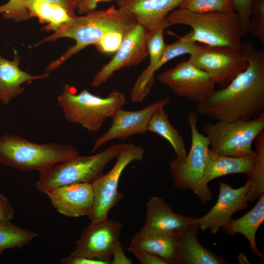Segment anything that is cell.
<instances>
[{
	"instance_id": "1",
	"label": "cell",
	"mask_w": 264,
	"mask_h": 264,
	"mask_svg": "<svg viewBox=\"0 0 264 264\" xmlns=\"http://www.w3.org/2000/svg\"><path fill=\"white\" fill-rule=\"evenodd\" d=\"M241 51L248 62L246 69L227 86L214 89L197 103V111L217 121L247 120L264 112V52L250 42Z\"/></svg>"
},
{
	"instance_id": "2",
	"label": "cell",
	"mask_w": 264,
	"mask_h": 264,
	"mask_svg": "<svg viewBox=\"0 0 264 264\" xmlns=\"http://www.w3.org/2000/svg\"><path fill=\"white\" fill-rule=\"evenodd\" d=\"M137 23L135 18L128 10L121 7L116 8L114 5L106 9L94 10L84 16L75 15L53 34L36 44L37 46L62 38H71L75 41L74 45L48 65L45 72L55 70L86 47L95 45L107 33L117 31L127 34Z\"/></svg>"
},
{
	"instance_id": "3",
	"label": "cell",
	"mask_w": 264,
	"mask_h": 264,
	"mask_svg": "<svg viewBox=\"0 0 264 264\" xmlns=\"http://www.w3.org/2000/svg\"><path fill=\"white\" fill-rule=\"evenodd\" d=\"M166 23L168 27L175 24L190 26L191 39L208 46L240 50L242 45L243 25L234 11L198 13L178 8L167 16Z\"/></svg>"
},
{
	"instance_id": "4",
	"label": "cell",
	"mask_w": 264,
	"mask_h": 264,
	"mask_svg": "<svg viewBox=\"0 0 264 264\" xmlns=\"http://www.w3.org/2000/svg\"><path fill=\"white\" fill-rule=\"evenodd\" d=\"M79 154L77 149L72 145L36 143L9 134L0 136V164L21 172L41 173Z\"/></svg>"
},
{
	"instance_id": "5",
	"label": "cell",
	"mask_w": 264,
	"mask_h": 264,
	"mask_svg": "<svg viewBox=\"0 0 264 264\" xmlns=\"http://www.w3.org/2000/svg\"><path fill=\"white\" fill-rule=\"evenodd\" d=\"M57 102L65 118L91 132H97L109 117L126 103L125 94L114 90L106 97L94 95L86 89L73 92V88L64 86Z\"/></svg>"
},
{
	"instance_id": "6",
	"label": "cell",
	"mask_w": 264,
	"mask_h": 264,
	"mask_svg": "<svg viewBox=\"0 0 264 264\" xmlns=\"http://www.w3.org/2000/svg\"><path fill=\"white\" fill-rule=\"evenodd\" d=\"M126 143L111 145L104 151L91 155H80L56 164L40 173L35 184L42 193L62 185L92 183L102 174L107 165L116 158Z\"/></svg>"
},
{
	"instance_id": "7",
	"label": "cell",
	"mask_w": 264,
	"mask_h": 264,
	"mask_svg": "<svg viewBox=\"0 0 264 264\" xmlns=\"http://www.w3.org/2000/svg\"><path fill=\"white\" fill-rule=\"evenodd\" d=\"M264 131V112L252 119L217 121L203 126L210 149L222 155L244 157L254 155L252 145Z\"/></svg>"
},
{
	"instance_id": "8",
	"label": "cell",
	"mask_w": 264,
	"mask_h": 264,
	"mask_svg": "<svg viewBox=\"0 0 264 264\" xmlns=\"http://www.w3.org/2000/svg\"><path fill=\"white\" fill-rule=\"evenodd\" d=\"M145 150L142 147L126 144L117 156L110 170L102 174L91 183L93 203L87 216L90 222H97L108 218L110 210L116 206L124 195L118 190L119 179L125 168L131 162L143 158Z\"/></svg>"
},
{
	"instance_id": "9",
	"label": "cell",
	"mask_w": 264,
	"mask_h": 264,
	"mask_svg": "<svg viewBox=\"0 0 264 264\" xmlns=\"http://www.w3.org/2000/svg\"><path fill=\"white\" fill-rule=\"evenodd\" d=\"M197 113L191 111L187 116L191 135L189 152L184 158H173L170 173L175 186L178 189H190L193 192L201 180L206 164L209 142L197 127Z\"/></svg>"
},
{
	"instance_id": "10",
	"label": "cell",
	"mask_w": 264,
	"mask_h": 264,
	"mask_svg": "<svg viewBox=\"0 0 264 264\" xmlns=\"http://www.w3.org/2000/svg\"><path fill=\"white\" fill-rule=\"evenodd\" d=\"M189 55L188 60L209 74L220 88L227 86L248 65L240 50L229 47L198 44Z\"/></svg>"
},
{
	"instance_id": "11",
	"label": "cell",
	"mask_w": 264,
	"mask_h": 264,
	"mask_svg": "<svg viewBox=\"0 0 264 264\" xmlns=\"http://www.w3.org/2000/svg\"><path fill=\"white\" fill-rule=\"evenodd\" d=\"M158 81L167 86L176 96L197 104L215 89L213 78L188 60L161 72Z\"/></svg>"
},
{
	"instance_id": "12",
	"label": "cell",
	"mask_w": 264,
	"mask_h": 264,
	"mask_svg": "<svg viewBox=\"0 0 264 264\" xmlns=\"http://www.w3.org/2000/svg\"><path fill=\"white\" fill-rule=\"evenodd\" d=\"M121 230L119 222L108 218L90 222L76 242L75 249L70 255L101 260L111 264Z\"/></svg>"
},
{
	"instance_id": "13",
	"label": "cell",
	"mask_w": 264,
	"mask_h": 264,
	"mask_svg": "<svg viewBox=\"0 0 264 264\" xmlns=\"http://www.w3.org/2000/svg\"><path fill=\"white\" fill-rule=\"evenodd\" d=\"M150 31L137 22L126 35L112 58L95 74L91 86L100 87L115 71L142 62L148 56L147 42Z\"/></svg>"
},
{
	"instance_id": "14",
	"label": "cell",
	"mask_w": 264,
	"mask_h": 264,
	"mask_svg": "<svg viewBox=\"0 0 264 264\" xmlns=\"http://www.w3.org/2000/svg\"><path fill=\"white\" fill-rule=\"evenodd\" d=\"M169 101L170 98L167 97L135 111L122 108L118 110L111 117L112 123L110 128L95 141L91 153L110 140H125L135 134L145 133L152 117L160 109L164 108Z\"/></svg>"
},
{
	"instance_id": "15",
	"label": "cell",
	"mask_w": 264,
	"mask_h": 264,
	"mask_svg": "<svg viewBox=\"0 0 264 264\" xmlns=\"http://www.w3.org/2000/svg\"><path fill=\"white\" fill-rule=\"evenodd\" d=\"M219 184L217 202L206 214L198 219L199 229L202 231L209 229L210 233L214 235L230 222L233 214L246 209L248 202V180L242 186L237 189L233 188L224 182L220 181Z\"/></svg>"
},
{
	"instance_id": "16",
	"label": "cell",
	"mask_w": 264,
	"mask_h": 264,
	"mask_svg": "<svg viewBox=\"0 0 264 264\" xmlns=\"http://www.w3.org/2000/svg\"><path fill=\"white\" fill-rule=\"evenodd\" d=\"M255 162V155L233 157L219 154L209 149L202 177L194 192L199 197L202 204H206L212 198V191L208 183L215 178L232 174H252Z\"/></svg>"
},
{
	"instance_id": "17",
	"label": "cell",
	"mask_w": 264,
	"mask_h": 264,
	"mask_svg": "<svg viewBox=\"0 0 264 264\" xmlns=\"http://www.w3.org/2000/svg\"><path fill=\"white\" fill-rule=\"evenodd\" d=\"M44 193L56 211L68 217L87 216L93 205L94 195L91 183L62 185Z\"/></svg>"
},
{
	"instance_id": "18",
	"label": "cell",
	"mask_w": 264,
	"mask_h": 264,
	"mask_svg": "<svg viewBox=\"0 0 264 264\" xmlns=\"http://www.w3.org/2000/svg\"><path fill=\"white\" fill-rule=\"evenodd\" d=\"M185 0H118V7L131 12L137 22L149 31L165 29L167 16L180 8Z\"/></svg>"
},
{
	"instance_id": "19",
	"label": "cell",
	"mask_w": 264,
	"mask_h": 264,
	"mask_svg": "<svg viewBox=\"0 0 264 264\" xmlns=\"http://www.w3.org/2000/svg\"><path fill=\"white\" fill-rule=\"evenodd\" d=\"M146 214L143 227L152 228L179 236L198 223L197 218L175 213L161 198L152 197L146 204Z\"/></svg>"
},
{
	"instance_id": "20",
	"label": "cell",
	"mask_w": 264,
	"mask_h": 264,
	"mask_svg": "<svg viewBox=\"0 0 264 264\" xmlns=\"http://www.w3.org/2000/svg\"><path fill=\"white\" fill-rule=\"evenodd\" d=\"M20 58L15 54L12 60L3 58L0 52V102L7 105L13 99L20 96L24 90L22 85L37 80L47 78L48 72L32 75L21 70L19 67Z\"/></svg>"
},
{
	"instance_id": "21",
	"label": "cell",
	"mask_w": 264,
	"mask_h": 264,
	"mask_svg": "<svg viewBox=\"0 0 264 264\" xmlns=\"http://www.w3.org/2000/svg\"><path fill=\"white\" fill-rule=\"evenodd\" d=\"M163 29L150 32L147 46L149 64L137 77L131 91V98L134 102H141L147 97L154 83V73L162 56L165 46Z\"/></svg>"
},
{
	"instance_id": "22",
	"label": "cell",
	"mask_w": 264,
	"mask_h": 264,
	"mask_svg": "<svg viewBox=\"0 0 264 264\" xmlns=\"http://www.w3.org/2000/svg\"><path fill=\"white\" fill-rule=\"evenodd\" d=\"M198 223L190 227L178 237L176 264H224L226 261L205 248L199 242Z\"/></svg>"
},
{
	"instance_id": "23",
	"label": "cell",
	"mask_w": 264,
	"mask_h": 264,
	"mask_svg": "<svg viewBox=\"0 0 264 264\" xmlns=\"http://www.w3.org/2000/svg\"><path fill=\"white\" fill-rule=\"evenodd\" d=\"M178 237L168 233L142 227L133 236L131 244L160 257L168 264H176Z\"/></svg>"
},
{
	"instance_id": "24",
	"label": "cell",
	"mask_w": 264,
	"mask_h": 264,
	"mask_svg": "<svg viewBox=\"0 0 264 264\" xmlns=\"http://www.w3.org/2000/svg\"><path fill=\"white\" fill-rule=\"evenodd\" d=\"M253 208L242 217L232 220L222 230L226 234L234 236L240 234L248 241L249 247L253 253L264 261L263 254L257 247L255 236L260 225L264 220V193L259 197Z\"/></svg>"
},
{
	"instance_id": "25",
	"label": "cell",
	"mask_w": 264,
	"mask_h": 264,
	"mask_svg": "<svg viewBox=\"0 0 264 264\" xmlns=\"http://www.w3.org/2000/svg\"><path fill=\"white\" fill-rule=\"evenodd\" d=\"M31 18L36 17L40 22L47 23L44 30H57L75 15H71L65 8L56 3L35 0L27 4Z\"/></svg>"
},
{
	"instance_id": "26",
	"label": "cell",
	"mask_w": 264,
	"mask_h": 264,
	"mask_svg": "<svg viewBox=\"0 0 264 264\" xmlns=\"http://www.w3.org/2000/svg\"><path fill=\"white\" fill-rule=\"evenodd\" d=\"M162 108L152 117L147 127V132L156 133L165 139L174 150L176 157L184 158L187 152L184 140L177 130L170 123Z\"/></svg>"
},
{
	"instance_id": "27",
	"label": "cell",
	"mask_w": 264,
	"mask_h": 264,
	"mask_svg": "<svg viewBox=\"0 0 264 264\" xmlns=\"http://www.w3.org/2000/svg\"><path fill=\"white\" fill-rule=\"evenodd\" d=\"M38 233L21 227L10 220H0V249H21L38 238Z\"/></svg>"
},
{
	"instance_id": "28",
	"label": "cell",
	"mask_w": 264,
	"mask_h": 264,
	"mask_svg": "<svg viewBox=\"0 0 264 264\" xmlns=\"http://www.w3.org/2000/svg\"><path fill=\"white\" fill-rule=\"evenodd\" d=\"M254 143L255 162L252 173L248 177V202L258 198L264 193V131L257 136Z\"/></svg>"
},
{
	"instance_id": "29",
	"label": "cell",
	"mask_w": 264,
	"mask_h": 264,
	"mask_svg": "<svg viewBox=\"0 0 264 264\" xmlns=\"http://www.w3.org/2000/svg\"><path fill=\"white\" fill-rule=\"evenodd\" d=\"M191 31L175 42L166 44L162 56L157 66V70L170 60L184 54L190 55L198 43L191 39Z\"/></svg>"
},
{
	"instance_id": "30",
	"label": "cell",
	"mask_w": 264,
	"mask_h": 264,
	"mask_svg": "<svg viewBox=\"0 0 264 264\" xmlns=\"http://www.w3.org/2000/svg\"><path fill=\"white\" fill-rule=\"evenodd\" d=\"M180 8L198 13L234 11L231 0H185Z\"/></svg>"
},
{
	"instance_id": "31",
	"label": "cell",
	"mask_w": 264,
	"mask_h": 264,
	"mask_svg": "<svg viewBox=\"0 0 264 264\" xmlns=\"http://www.w3.org/2000/svg\"><path fill=\"white\" fill-rule=\"evenodd\" d=\"M0 15L5 19L17 22L27 21L31 18L26 0H9L0 5Z\"/></svg>"
},
{
	"instance_id": "32",
	"label": "cell",
	"mask_w": 264,
	"mask_h": 264,
	"mask_svg": "<svg viewBox=\"0 0 264 264\" xmlns=\"http://www.w3.org/2000/svg\"><path fill=\"white\" fill-rule=\"evenodd\" d=\"M249 32L264 43V0H253L251 7Z\"/></svg>"
},
{
	"instance_id": "33",
	"label": "cell",
	"mask_w": 264,
	"mask_h": 264,
	"mask_svg": "<svg viewBox=\"0 0 264 264\" xmlns=\"http://www.w3.org/2000/svg\"><path fill=\"white\" fill-rule=\"evenodd\" d=\"M127 34L121 31H111L105 34L95 45L98 51L103 54L115 53L119 48Z\"/></svg>"
},
{
	"instance_id": "34",
	"label": "cell",
	"mask_w": 264,
	"mask_h": 264,
	"mask_svg": "<svg viewBox=\"0 0 264 264\" xmlns=\"http://www.w3.org/2000/svg\"><path fill=\"white\" fill-rule=\"evenodd\" d=\"M234 11L240 18L243 27L244 36L249 32L251 7L253 0H231Z\"/></svg>"
},
{
	"instance_id": "35",
	"label": "cell",
	"mask_w": 264,
	"mask_h": 264,
	"mask_svg": "<svg viewBox=\"0 0 264 264\" xmlns=\"http://www.w3.org/2000/svg\"><path fill=\"white\" fill-rule=\"evenodd\" d=\"M127 250L142 264H168L160 257L138 247L131 244Z\"/></svg>"
},
{
	"instance_id": "36",
	"label": "cell",
	"mask_w": 264,
	"mask_h": 264,
	"mask_svg": "<svg viewBox=\"0 0 264 264\" xmlns=\"http://www.w3.org/2000/svg\"><path fill=\"white\" fill-rule=\"evenodd\" d=\"M62 264H110V262L98 259H91L83 256L69 255L61 259Z\"/></svg>"
},
{
	"instance_id": "37",
	"label": "cell",
	"mask_w": 264,
	"mask_h": 264,
	"mask_svg": "<svg viewBox=\"0 0 264 264\" xmlns=\"http://www.w3.org/2000/svg\"><path fill=\"white\" fill-rule=\"evenodd\" d=\"M14 216V210L7 198L0 193V220H10Z\"/></svg>"
},
{
	"instance_id": "38",
	"label": "cell",
	"mask_w": 264,
	"mask_h": 264,
	"mask_svg": "<svg viewBox=\"0 0 264 264\" xmlns=\"http://www.w3.org/2000/svg\"><path fill=\"white\" fill-rule=\"evenodd\" d=\"M110 0H79L76 9L79 14H86L95 10L98 3Z\"/></svg>"
},
{
	"instance_id": "39",
	"label": "cell",
	"mask_w": 264,
	"mask_h": 264,
	"mask_svg": "<svg viewBox=\"0 0 264 264\" xmlns=\"http://www.w3.org/2000/svg\"><path fill=\"white\" fill-rule=\"evenodd\" d=\"M112 257L111 264H132V261L125 255L120 241L113 251Z\"/></svg>"
},
{
	"instance_id": "40",
	"label": "cell",
	"mask_w": 264,
	"mask_h": 264,
	"mask_svg": "<svg viewBox=\"0 0 264 264\" xmlns=\"http://www.w3.org/2000/svg\"><path fill=\"white\" fill-rule=\"evenodd\" d=\"M35 0H26L27 5L29 2ZM58 4L65 8L71 15H75V9L71 5L68 0H42Z\"/></svg>"
},
{
	"instance_id": "41",
	"label": "cell",
	"mask_w": 264,
	"mask_h": 264,
	"mask_svg": "<svg viewBox=\"0 0 264 264\" xmlns=\"http://www.w3.org/2000/svg\"><path fill=\"white\" fill-rule=\"evenodd\" d=\"M71 5L76 9V4L79 0H68Z\"/></svg>"
},
{
	"instance_id": "42",
	"label": "cell",
	"mask_w": 264,
	"mask_h": 264,
	"mask_svg": "<svg viewBox=\"0 0 264 264\" xmlns=\"http://www.w3.org/2000/svg\"><path fill=\"white\" fill-rule=\"evenodd\" d=\"M3 250H1V249H0V257L3 252Z\"/></svg>"
}]
</instances>
